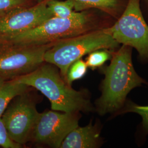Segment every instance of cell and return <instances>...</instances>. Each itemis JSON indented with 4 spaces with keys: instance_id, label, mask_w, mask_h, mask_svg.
<instances>
[{
    "instance_id": "277c9868",
    "label": "cell",
    "mask_w": 148,
    "mask_h": 148,
    "mask_svg": "<svg viewBox=\"0 0 148 148\" xmlns=\"http://www.w3.org/2000/svg\"><path fill=\"white\" fill-rule=\"evenodd\" d=\"M103 27H98L85 11L72 18L52 16L30 30L5 41L26 45H42Z\"/></svg>"
},
{
    "instance_id": "4fadbf2b",
    "label": "cell",
    "mask_w": 148,
    "mask_h": 148,
    "mask_svg": "<svg viewBox=\"0 0 148 148\" xmlns=\"http://www.w3.org/2000/svg\"><path fill=\"white\" fill-rule=\"evenodd\" d=\"M47 5L53 16L61 18H72L79 16L81 12L75 11L70 0H47Z\"/></svg>"
},
{
    "instance_id": "ffe728a7",
    "label": "cell",
    "mask_w": 148,
    "mask_h": 148,
    "mask_svg": "<svg viewBox=\"0 0 148 148\" xmlns=\"http://www.w3.org/2000/svg\"></svg>"
},
{
    "instance_id": "7a4b0ae2",
    "label": "cell",
    "mask_w": 148,
    "mask_h": 148,
    "mask_svg": "<svg viewBox=\"0 0 148 148\" xmlns=\"http://www.w3.org/2000/svg\"><path fill=\"white\" fill-rule=\"evenodd\" d=\"M56 67L44 62L31 73L16 79L41 92L50 101L53 110L69 113L91 111L93 107L86 90L73 89Z\"/></svg>"
},
{
    "instance_id": "ba28073f",
    "label": "cell",
    "mask_w": 148,
    "mask_h": 148,
    "mask_svg": "<svg viewBox=\"0 0 148 148\" xmlns=\"http://www.w3.org/2000/svg\"><path fill=\"white\" fill-rule=\"evenodd\" d=\"M79 112H59L52 110L40 113L31 140L52 148H60L69 133L79 126Z\"/></svg>"
},
{
    "instance_id": "5b68a950",
    "label": "cell",
    "mask_w": 148,
    "mask_h": 148,
    "mask_svg": "<svg viewBox=\"0 0 148 148\" xmlns=\"http://www.w3.org/2000/svg\"><path fill=\"white\" fill-rule=\"evenodd\" d=\"M106 30L119 44L136 48L140 58L148 60V25L143 18L139 0H129L123 13Z\"/></svg>"
},
{
    "instance_id": "9a60e30c",
    "label": "cell",
    "mask_w": 148,
    "mask_h": 148,
    "mask_svg": "<svg viewBox=\"0 0 148 148\" xmlns=\"http://www.w3.org/2000/svg\"><path fill=\"white\" fill-rule=\"evenodd\" d=\"M88 66L86 62L82 59L75 61L72 64L68 70L66 81L71 85L73 82L81 79L87 73Z\"/></svg>"
},
{
    "instance_id": "9c48e42d",
    "label": "cell",
    "mask_w": 148,
    "mask_h": 148,
    "mask_svg": "<svg viewBox=\"0 0 148 148\" xmlns=\"http://www.w3.org/2000/svg\"><path fill=\"white\" fill-rule=\"evenodd\" d=\"M47 0L32 6L18 7L0 14V41L30 30L53 16Z\"/></svg>"
},
{
    "instance_id": "52a82bcc",
    "label": "cell",
    "mask_w": 148,
    "mask_h": 148,
    "mask_svg": "<svg viewBox=\"0 0 148 148\" xmlns=\"http://www.w3.org/2000/svg\"><path fill=\"white\" fill-rule=\"evenodd\" d=\"M28 92L11 101L1 117L9 137L21 146L31 140L40 114Z\"/></svg>"
},
{
    "instance_id": "e0dca14e",
    "label": "cell",
    "mask_w": 148,
    "mask_h": 148,
    "mask_svg": "<svg viewBox=\"0 0 148 148\" xmlns=\"http://www.w3.org/2000/svg\"><path fill=\"white\" fill-rule=\"evenodd\" d=\"M0 146L4 148H19L21 146L13 142L5 129V126L0 118Z\"/></svg>"
},
{
    "instance_id": "d6986e66",
    "label": "cell",
    "mask_w": 148,
    "mask_h": 148,
    "mask_svg": "<svg viewBox=\"0 0 148 148\" xmlns=\"http://www.w3.org/2000/svg\"><path fill=\"white\" fill-rule=\"evenodd\" d=\"M4 82H5V80L0 79V88H1V87L2 86V85H3V84Z\"/></svg>"
},
{
    "instance_id": "ac0fdd59",
    "label": "cell",
    "mask_w": 148,
    "mask_h": 148,
    "mask_svg": "<svg viewBox=\"0 0 148 148\" xmlns=\"http://www.w3.org/2000/svg\"><path fill=\"white\" fill-rule=\"evenodd\" d=\"M30 0H0V14L12 9L27 6Z\"/></svg>"
},
{
    "instance_id": "8992f818",
    "label": "cell",
    "mask_w": 148,
    "mask_h": 148,
    "mask_svg": "<svg viewBox=\"0 0 148 148\" xmlns=\"http://www.w3.org/2000/svg\"><path fill=\"white\" fill-rule=\"evenodd\" d=\"M52 43L26 45L0 41V79H14L35 70L45 62V53Z\"/></svg>"
},
{
    "instance_id": "30bf717a",
    "label": "cell",
    "mask_w": 148,
    "mask_h": 148,
    "mask_svg": "<svg viewBox=\"0 0 148 148\" xmlns=\"http://www.w3.org/2000/svg\"><path fill=\"white\" fill-rule=\"evenodd\" d=\"M101 128L92 122L85 127L75 128L65 138L60 148H95L101 143Z\"/></svg>"
},
{
    "instance_id": "6da1fadb",
    "label": "cell",
    "mask_w": 148,
    "mask_h": 148,
    "mask_svg": "<svg viewBox=\"0 0 148 148\" xmlns=\"http://www.w3.org/2000/svg\"><path fill=\"white\" fill-rule=\"evenodd\" d=\"M132 51V47L123 45L112 51L110 63L103 70L101 95L96 102L101 115L120 110L129 92L145 83L134 69Z\"/></svg>"
},
{
    "instance_id": "3957f363",
    "label": "cell",
    "mask_w": 148,
    "mask_h": 148,
    "mask_svg": "<svg viewBox=\"0 0 148 148\" xmlns=\"http://www.w3.org/2000/svg\"><path fill=\"white\" fill-rule=\"evenodd\" d=\"M119 45L103 27L53 42L46 51L44 61L57 67L66 81L69 67L75 61L96 50H116Z\"/></svg>"
},
{
    "instance_id": "8fae6325",
    "label": "cell",
    "mask_w": 148,
    "mask_h": 148,
    "mask_svg": "<svg viewBox=\"0 0 148 148\" xmlns=\"http://www.w3.org/2000/svg\"><path fill=\"white\" fill-rule=\"evenodd\" d=\"M76 12H83L91 8L104 11L114 17L118 16L121 5V0H70Z\"/></svg>"
},
{
    "instance_id": "2e32d148",
    "label": "cell",
    "mask_w": 148,
    "mask_h": 148,
    "mask_svg": "<svg viewBox=\"0 0 148 148\" xmlns=\"http://www.w3.org/2000/svg\"><path fill=\"white\" fill-rule=\"evenodd\" d=\"M123 112H133L140 115L143 120V128L148 132V106H138L132 101H129L127 103L126 109Z\"/></svg>"
},
{
    "instance_id": "7c38bea8",
    "label": "cell",
    "mask_w": 148,
    "mask_h": 148,
    "mask_svg": "<svg viewBox=\"0 0 148 148\" xmlns=\"http://www.w3.org/2000/svg\"><path fill=\"white\" fill-rule=\"evenodd\" d=\"M30 88L16 79L5 81L0 88V118L11 101L28 92Z\"/></svg>"
},
{
    "instance_id": "5bb4252c",
    "label": "cell",
    "mask_w": 148,
    "mask_h": 148,
    "mask_svg": "<svg viewBox=\"0 0 148 148\" xmlns=\"http://www.w3.org/2000/svg\"><path fill=\"white\" fill-rule=\"evenodd\" d=\"M112 51L109 49H98L88 54L86 63L88 68L95 69L102 66L106 62L110 60Z\"/></svg>"
}]
</instances>
